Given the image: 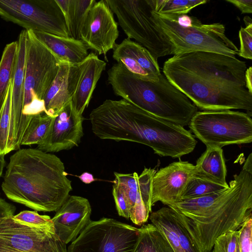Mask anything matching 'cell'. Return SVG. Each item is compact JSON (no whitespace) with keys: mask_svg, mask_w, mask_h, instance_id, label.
Returning <instances> with one entry per match:
<instances>
[{"mask_svg":"<svg viewBox=\"0 0 252 252\" xmlns=\"http://www.w3.org/2000/svg\"><path fill=\"white\" fill-rule=\"evenodd\" d=\"M83 120L69 101L54 116L46 134L37 145V149L50 153L78 146L83 135Z\"/></svg>","mask_w":252,"mask_h":252,"instance_id":"5bb4252c","label":"cell"},{"mask_svg":"<svg viewBox=\"0 0 252 252\" xmlns=\"http://www.w3.org/2000/svg\"><path fill=\"white\" fill-rule=\"evenodd\" d=\"M13 216L0 223V252H67L55 229L32 226Z\"/></svg>","mask_w":252,"mask_h":252,"instance_id":"7c38bea8","label":"cell"},{"mask_svg":"<svg viewBox=\"0 0 252 252\" xmlns=\"http://www.w3.org/2000/svg\"><path fill=\"white\" fill-rule=\"evenodd\" d=\"M89 200L77 195H69L52 218L55 233L65 244L74 241L92 221Z\"/></svg>","mask_w":252,"mask_h":252,"instance_id":"e0dca14e","label":"cell"},{"mask_svg":"<svg viewBox=\"0 0 252 252\" xmlns=\"http://www.w3.org/2000/svg\"><path fill=\"white\" fill-rule=\"evenodd\" d=\"M239 236L238 230H229L215 241L212 252H236Z\"/></svg>","mask_w":252,"mask_h":252,"instance_id":"d6a6232c","label":"cell"},{"mask_svg":"<svg viewBox=\"0 0 252 252\" xmlns=\"http://www.w3.org/2000/svg\"><path fill=\"white\" fill-rule=\"evenodd\" d=\"M15 211L14 205L0 197V223L6 218L13 216Z\"/></svg>","mask_w":252,"mask_h":252,"instance_id":"8d00e7d4","label":"cell"},{"mask_svg":"<svg viewBox=\"0 0 252 252\" xmlns=\"http://www.w3.org/2000/svg\"><path fill=\"white\" fill-rule=\"evenodd\" d=\"M245 62L206 52L173 55L163 64L168 80L203 111H252V94L245 82Z\"/></svg>","mask_w":252,"mask_h":252,"instance_id":"6da1fadb","label":"cell"},{"mask_svg":"<svg viewBox=\"0 0 252 252\" xmlns=\"http://www.w3.org/2000/svg\"><path fill=\"white\" fill-rule=\"evenodd\" d=\"M246 28L241 27L239 32L240 48L238 55L246 59H252V21L250 17L244 18Z\"/></svg>","mask_w":252,"mask_h":252,"instance_id":"1f68e13d","label":"cell"},{"mask_svg":"<svg viewBox=\"0 0 252 252\" xmlns=\"http://www.w3.org/2000/svg\"><path fill=\"white\" fill-rule=\"evenodd\" d=\"M117 23L105 2L96 1L90 9L82 28L80 40L98 55L113 49L119 36Z\"/></svg>","mask_w":252,"mask_h":252,"instance_id":"4fadbf2b","label":"cell"},{"mask_svg":"<svg viewBox=\"0 0 252 252\" xmlns=\"http://www.w3.org/2000/svg\"><path fill=\"white\" fill-rule=\"evenodd\" d=\"M79 179L85 184H90L94 181V178L92 174L84 172L79 176Z\"/></svg>","mask_w":252,"mask_h":252,"instance_id":"ab89813d","label":"cell"},{"mask_svg":"<svg viewBox=\"0 0 252 252\" xmlns=\"http://www.w3.org/2000/svg\"><path fill=\"white\" fill-rule=\"evenodd\" d=\"M112 194L119 215L129 219V211L124 193L121 187L115 183L113 185Z\"/></svg>","mask_w":252,"mask_h":252,"instance_id":"d590c367","label":"cell"},{"mask_svg":"<svg viewBox=\"0 0 252 252\" xmlns=\"http://www.w3.org/2000/svg\"><path fill=\"white\" fill-rule=\"evenodd\" d=\"M106 63L95 53L91 52L86 58V63L71 102L78 115L82 114L88 106L94 91Z\"/></svg>","mask_w":252,"mask_h":252,"instance_id":"ffe728a7","label":"cell"},{"mask_svg":"<svg viewBox=\"0 0 252 252\" xmlns=\"http://www.w3.org/2000/svg\"><path fill=\"white\" fill-rule=\"evenodd\" d=\"M63 14L68 37L80 40L82 28L95 0H56Z\"/></svg>","mask_w":252,"mask_h":252,"instance_id":"603a6c76","label":"cell"},{"mask_svg":"<svg viewBox=\"0 0 252 252\" xmlns=\"http://www.w3.org/2000/svg\"><path fill=\"white\" fill-rule=\"evenodd\" d=\"M5 165V161L4 159V156L0 155V178L2 174Z\"/></svg>","mask_w":252,"mask_h":252,"instance_id":"b9f144b4","label":"cell"},{"mask_svg":"<svg viewBox=\"0 0 252 252\" xmlns=\"http://www.w3.org/2000/svg\"><path fill=\"white\" fill-rule=\"evenodd\" d=\"M132 252H174L161 232L152 223L138 228V236Z\"/></svg>","mask_w":252,"mask_h":252,"instance_id":"d4e9b609","label":"cell"},{"mask_svg":"<svg viewBox=\"0 0 252 252\" xmlns=\"http://www.w3.org/2000/svg\"><path fill=\"white\" fill-rule=\"evenodd\" d=\"M112 57L122 63L136 77L146 81L157 82L161 72L158 60L145 48L127 38L113 48Z\"/></svg>","mask_w":252,"mask_h":252,"instance_id":"ac0fdd59","label":"cell"},{"mask_svg":"<svg viewBox=\"0 0 252 252\" xmlns=\"http://www.w3.org/2000/svg\"><path fill=\"white\" fill-rule=\"evenodd\" d=\"M26 31L22 114L29 126L34 115L45 113L43 98L57 75L60 61L33 31Z\"/></svg>","mask_w":252,"mask_h":252,"instance_id":"52a82bcc","label":"cell"},{"mask_svg":"<svg viewBox=\"0 0 252 252\" xmlns=\"http://www.w3.org/2000/svg\"><path fill=\"white\" fill-rule=\"evenodd\" d=\"M138 228L102 218L91 222L68 246L67 252H132Z\"/></svg>","mask_w":252,"mask_h":252,"instance_id":"8fae6325","label":"cell"},{"mask_svg":"<svg viewBox=\"0 0 252 252\" xmlns=\"http://www.w3.org/2000/svg\"><path fill=\"white\" fill-rule=\"evenodd\" d=\"M127 38L133 39L158 60L172 55L171 46L152 18L149 0H104Z\"/></svg>","mask_w":252,"mask_h":252,"instance_id":"9c48e42d","label":"cell"},{"mask_svg":"<svg viewBox=\"0 0 252 252\" xmlns=\"http://www.w3.org/2000/svg\"><path fill=\"white\" fill-rule=\"evenodd\" d=\"M149 213L139 191L135 204L130 212L129 219L135 224L141 225L147 221Z\"/></svg>","mask_w":252,"mask_h":252,"instance_id":"e575fe53","label":"cell"},{"mask_svg":"<svg viewBox=\"0 0 252 252\" xmlns=\"http://www.w3.org/2000/svg\"><path fill=\"white\" fill-rule=\"evenodd\" d=\"M152 9L159 14H187L206 0H149Z\"/></svg>","mask_w":252,"mask_h":252,"instance_id":"83f0119b","label":"cell"},{"mask_svg":"<svg viewBox=\"0 0 252 252\" xmlns=\"http://www.w3.org/2000/svg\"><path fill=\"white\" fill-rule=\"evenodd\" d=\"M64 164L54 154L22 149L10 158L1 184L6 197L36 211H56L72 190Z\"/></svg>","mask_w":252,"mask_h":252,"instance_id":"3957f363","label":"cell"},{"mask_svg":"<svg viewBox=\"0 0 252 252\" xmlns=\"http://www.w3.org/2000/svg\"><path fill=\"white\" fill-rule=\"evenodd\" d=\"M252 174L242 169L233 176L220 196L201 213H176L201 252H210L216 239L229 230H238L252 217Z\"/></svg>","mask_w":252,"mask_h":252,"instance_id":"277c9868","label":"cell"},{"mask_svg":"<svg viewBox=\"0 0 252 252\" xmlns=\"http://www.w3.org/2000/svg\"><path fill=\"white\" fill-rule=\"evenodd\" d=\"M226 188L200 178L194 173L188 181L180 200L205 195Z\"/></svg>","mask_w":252,"mask_h":252,"instance_id":"f1b7e54d","label":"cell"},{"mask_svg":"<svg viewBox=\"0 0 252 252\" xmlns=\"http://www.w3.org/2000/svg\"><path fill=\"white\" fill-rule=\"evenodd\" d=\"M86 63V59L80 63L74 64L60 62L57 75L43 98L45 114L54 116L71 101Z\"/></svg>","mask_w":252,"mask_h":252,"instance_id":"d6986e66","label":"cell"},{"mask_svg":"<svg viewBox=\"0 0 252 252\" xmlns=\"http://www.w3.org/2000/svg\"><path fill=\"white\" fill-rule=\"evenodd\" d=\"M237 7L243 13H252V0H226Z\"/></svg>","mask_w":252,"mask_h":252,"instance_id":"74e56055","label":"cell"},{"mask_svg":"<svg viewBox=\"0 0 252 252\" xmlns=\"http://www.w3.org/2000/svg\"><path fill=\"white\" fill-rule=\"evenodd\" d=\"M53 117L45 113L34 115L24 134L21 146L38 145L46 134Z\"/></svg>","mask_w":252,"mask_h":252,"instance_id":"4316f807","label":"cell"},{"mask_svg":"<svg viewBox=\"0 0 252 252\" xmlns=\"http://www.w3.org/2000/svg\"><path fill=\"white\" fill-rule=\"evenodd\" d=\"M116 95L160 119L188 126L198 108L161 73L157 82L136 77L121 62L107 72Z\"/></svg>","mask_w":252,"mask_h":252,"instance_id":"5b68a950","label":"cell"},{"mask_svg":"<svg viewBox=\"0 0 252 252\" xmlns=\"http://www.w3.org/2000/svg\"><path fill=\"white\" fill-rule=\"evenodd\" d=\"M36 38L59 59L69 64L83 62L88 56L89 48L81 40L33 31Z\"/></svg>","mask_w":252,"mask_h":252,"instance_id":"44dd1931","label":"cell"},{"mask_svg":"<svg viewBox=\"0 0 252 252\" xmlns=\"http://www.w3.org/2000/svg\"><path fill=\"white\" fill-rule=\"evenodd\" d=\"M176 219L175 211L169 207H162L150 216L152 223L163 234L174 252H184L180 245Z\"/></svg>","mask_w":252,"mask_h":252,"instance_id":"cb8c5ba5","label":"cell"},{"mask_svg":"<svg viewBox=\"0 0 252 252\" xmlns=\"http://www.w3.org/2000/svg\"><path fill=\"white\" fill-rule=\"evenodd\" d=\"M236 252H240V248H239V247L238 243V244H237V249H236Z\"/></svg>","mask_w":252,"mask_h":252,"instance_id":"7bdbcfd3","label":"cell"},{"mask_svg":"<svg viewBox=\"0 0 252 252\" xmlns=\"http://www.w3.org/2000/svg\"><path fill=\"white\" fill-rule=\"evenodd\" d=\"M153 21L170 44L172 55L206 52L235 57L239 49L225 34L223 25L205 24L187 14H159Z\"/></svg>","mask_w":252,"mask_h":252,"instance_id":"8992f818","label":"cell"},{"mask_svg":"<svg viewBox=\"0 0 252 252\" xmlns=\"http://www.w3.org/2000/svg\"><path fill=\"white\" fill-rule=\"evenodd\" d=\"M243 169L248 171V172L252 174V154L250 153L248 158L245 161L244 166L242 168Z\"/></svg>","mask_w":252,"mask_h":252,"instance_id":"60d3db41","label":"cell"},{"mask_svg":"<svg viewBox=\"0 0 252 252\" xmlns=\"http://www.w3.org/2000/svg\"><path fill=\"white\" fill-rule=\"evenodd\" d=\"M195 165L179 160L156 171L152 183V204L160 201L167 206L180 200Z\"/></svg>","mask_w":252,"mask_h":252,"instance_id":"2e32d148","label":"cell"},{"mask_svg":"<svg viewBox=\"0 0 252 252\" xmlns=\"http://www.w3.org/2000/svg\"><path fill=\"white\" fill-rule=\"evenodd\" d=\"M17 41V54L11 95L8 147L9 153L20 148L22 139L28 126L22 114L27 42L26 30L21 32Z\"/></svg>","mask_w":252,"mask_h":252,"instance_id":"9a60e30c","label":"cell"},{"mask_svg":"<svg viewBox=\"0 0 252 252\" xmlns=\"http://www.w3.org/2000/svg\"><path fill=\"white\" fill-rule=\"evenodd\" d=\"M17 50L18 41L6 44L0 61V109L13 77Z\"/></svg>","mask_w":252,"mask_h":252,"instance_id":"484cf974","label":"cell"},{"mask_svg":"<svg viewBox=\"0 0 252 252\" xmlns=\"http://www.w3.org/2000/svg\"><path fill=\"white\" fill-rule=\"evenodd\" d=\"M225 159L221 148L206 147L196 161L194 174L204 180L227 188Z\"/></svg>","mask_w":252,"mask_h":252,"instance_id":"7402d4cb","label":"cell"},{"mask_svg":"<svg viewBox=\"0 0 252 252\" xmlns=\"http://www.w3.org/2000/svg\"><path fill=\"white\" fill-rule=\"evenodd\" d=\"M238 243L240 252H252V219L248 218L238 230Z\"/></svg>","mask_w":252,"mask_h":252,"instance_id":"836d02e7","label":"cell"},{"mask_svg":"<svg viewBox=\"0 0 252 252\" xmlns=\"http://www.w3.org/2000/svg\"><path fill=\"white\" fill-rule=\"evenodd\" d=\"M245 82L247 89L252 94V67L247 68L245 72Z\"/></svg>","mask_w":252,"mask_h":252,"instance_id":"f35d334b","label":"cell"},{"mask_svg":"<svg viewBox=\"0 0 252 252\" xmlns=\"http://www.w3.org/2000/svg\"><path fill=\"white\" fill-rule=\"evenodd\" d=\"M248 113L230 110L197 111L189 124L193 136L206 147L252 142V119Z\"/></svg>","mask_w":252,"mask_h":252,"instance_id":"ba28073f","label":"cell"},{"mask_svg":"<svg viewBox=\"0 0 252 252\" xmlns=\"http://www.w3.org/2000/svg\"><path fill=\"white\" fill-rule=\"evenodd\" d=\"M114 183L119 185L123 190L130 214L139 192V175L136 172L131 174L114 172Z\"/></svg>","mask_w":252,"mask_h":252,"instance_id":"f546056e","label":"cell"},{"mask_svg":"<svg viewBox=\"0 0 252 252\" xmlns=\"http://www.w3.org/2000/svg\"><path fill=\"white\" fill-rule=\"evenodd\" d=\"M89 120L93 132L100 139L142 144L161 157L180 158L191 153L197 143L184 127L124 99L105 100L91 111Z\"/></svg>","mask_w":252,"mask_h":252,"instance_id":"7a4b0ae2","label":"cell"},{"mask_svg":"<svg viewBox=\"0 0 252 252\" xmlns=\"http://www.w3.org/2000/svg\"><path fill=\"white\" fill-rule=\"evenodd\" d=\"M0 16L25 29L68 37L56 0H0Z\"/></svg>","mask_w":252,"mask_h":252,"instance_id":"30bf717a","label":"cell"},{"mask_svg":"<svg viewBox=\"0 0 252 252\" xmlns=\"http://www.w3.org/2000/svg\"><path fill=\"white\" fill-rule=\"evenodd\" d=\"M14 218L29 225L44 228L55 229L52 219L47 215H40L36 211H23Z\"/></svg>","mask_w":252,"mask_h":252,"instance_id":"4dcf8cb0","label":"cell"}]
</instances>
